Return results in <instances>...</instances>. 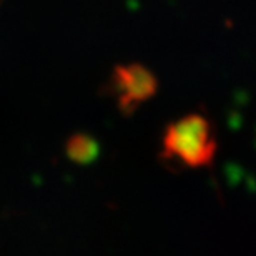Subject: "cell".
<instances>
[{"label":"cell","instance_id":"obj_1","mask_svg":"<svg viewBox=\"0 0 256 256\" xmlns=\"http://www.w3.org/2000/svg\"><path fill=\"white\" fill-rule=\"evenodd\" d=\"M216 155L213 125L203 115L190 114L168 125L162 140V158L188 168H202Z\"/></svg>","mask_w":256,"mask_h":256},{"label":"cell","instance_id":"obj_2","mask_svg":"<svg viewBox=\"0 0 256 256\" xmlns=\"http://www.w3.org/2000/svg\"><path fill=\"white\" fill-rule=\"evenodd\" d=\"M158 80L142 64L116 65L110 76V94L122 114H133L156 94Z\"/></svg>","mask_w":256,"mask_h":256},{"label":"cell","instance_id":"obj_3","mask_svg":"<svg viewBox=\"0 0 256 256\" xmlns=\"http://www.w3.org/2000/svg\"><path fill=\"white\" fill-rule=\"evenodd\" d=\"M65 153L74 163L90 165L98 158L100 145L88 133H74L65 143Z\"/></svg>","mask_w":256,"mask_h":256}]
</instances>
